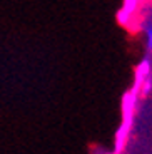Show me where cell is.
<instances>
[{"label":"cell","mask_w":152,"mask_h":154,"mask_svg":"<svg viewBox=\"0 0 152 154\" xmlns=\"http://www.w3.org/2000/svg\"><path fill=\"white\" fill-rule=\"evenodd\" d=\"M144 32H145V49H147V52L152 54V20L149 23H145Z\"/></svg>","instance_id":"4"},{"label":"cell","mask_w":152,"mask_h":154,"mask_svg":"<svg viewBox=\"0 0 152 154\" xmlns=\"http://www.w3.org/2000/svg\"><path fill=\"white\" fill-rule=\"evenodd\" d=\"M141 92L130 87L120 102V126L115 131V139H114V154H122L127 146V141L130 137L134 126V117H135V109L139 102Z\"/></svg>","instance_id":"1"},{"label":"cell","mask_w":152,"mask_h":154,"mask_svg":"<svg viewBox=\"0 0 152 154\" xmlns=\"http://www.w3.org/2000/svg\"><path fill=\"white\" fill-rule=\"evenodd\" d=\"M141 5H142V0H122V7L115 15L119 25L130 29V23H132L135 14L139 12Z\"/></svg>","instance_id":"2"},{"label":"cell","mask_w":152,"mask_h":154,"mask_svg":"<svg viewBox=\"0 0 152 154\" xmlns=\"http://www.w3.org/2000/svg\"><path fill=\"white\" fill-rule=\"evenodd\" d=\"M94 154H114V152H107L105 149H99V147H95V149H94Z\"/></svg>","instance_id":"5"},{"label":"cell","mask_w":152,"mask_h":154,"mask_svg":"<svg viewBox=\"0 0 152 154\" xmlns=\"http://www.w3.org/2000/svg\"><path fill=\"white\" fill-rule=\"evenodd\" d=\"M152 64L149 59H142L139 62V66L135 67V72H134V82H132V89L139 91L141 92L142 87H144L145 81H147L149 77H152Z\"/></svg>","instance_id":"3"}]
</instances>
